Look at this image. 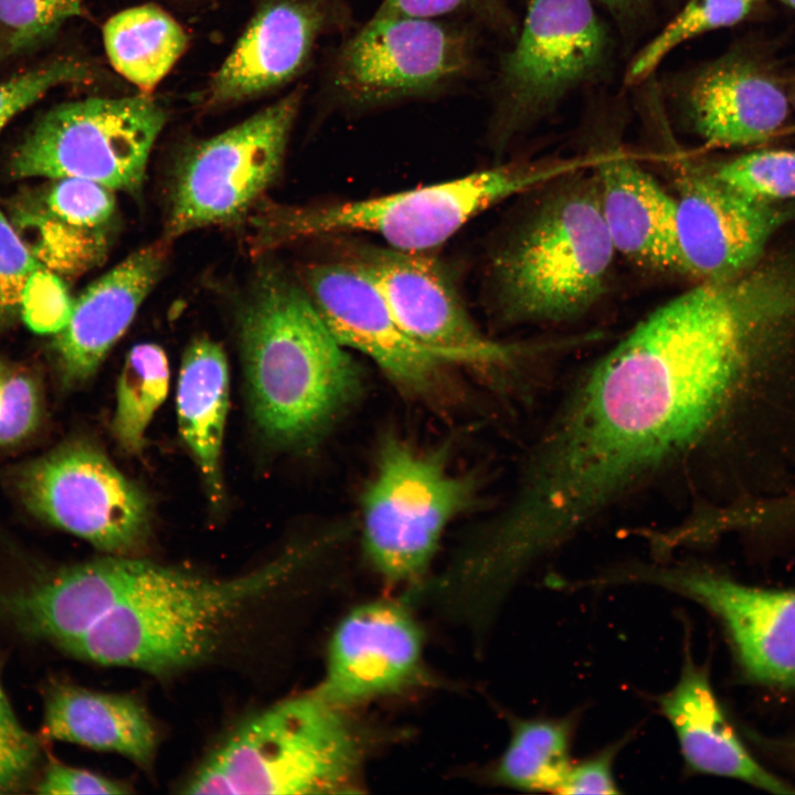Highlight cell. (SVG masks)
<instances>
[{
    "instance_id": "7402d4cb",
    "label": "cell",
    "mask_w": 795,
    "mask_h": 795,
    "mask_svg": "<svg viewBox=\"0 0 795 795\" xmlns=\"http://www.w3.org/2000/svg\"><path fill=\"white\" fill-rule=\"evenodd\" d=\"M594 171L616 253L646 268L683 275L676 198L621 152L601 155Z\"/></svg>"
},
{
    "instance_id": "d590c367",
    "label": "cell",
    "mask_w": 795,
    "mask_h": 795,
    "mask_svg": "<svg viewBox=\"0 0 795 795\" xmlns=\"http://www.w3.org/2000/svg\"><path fill=\"white\" fill-rule=\"evenodd\" d=\"M41 412L36 382L26 374L6 372L0 385V446L19 443L32 434Z\"/></svg>"
},
{
    "instance_id": "277c9868",
    "label": "cell",
    "mask_w": 795,
    "mask_h": 795,
    "mask_svg": "<svg viewBox=\"0 0 795 795\" xmlns=\"http://www.w3.org/2000/svg\"><path fill=\"white\" fill-rule=\"evenodd\" d=\"M559 179L490 262L499 315L510 324L555 325L590 311L606 293L616 254L595 171Z\"/></svg>"
},
{
    "instance_id": "e575fe53",
    "label": "cell",
    "mask_w": 795,
    "mask_h": 795,
    "mask_svg": "<svg viewBox=\"0 0 795 795\" xmlns=\"http://www.w3.org/2000/svg\"><path fill=\"white\" fill-rule=\"evenodd\" d=\"M39 759L40 742L17 719L0 678V793L24 786Z\"/></svg>"
},
{
    "instance_id": "1f68e13d",
    "label": "cell",
    "mask_w": 795,
    "mask_h": 795,
    "mask_svg": "<svg viewBox=\"0 0 795 795\" xmlns=\"http://www.w3.org/2000/svg\"><path fill=\"white\" fill-rule=\"evenodd\" d=\"M87 76L88 70L81 62L56 59L0 81V132L14 116L52 88Z\"/></svg>"
},
{
    "instance_id": "484cf974",
    "label": "cell",
    "mask_w": 795,
    "mask_h": 795,
    "mask_svg": "<svg viewBox=\"0 0 795 795\" xmlns=\"http://www.w3.org/2000/svg\"><path fill=\"white\" fill-rule=\"evenodd\" d=\"M577 716L512 722L510 740L496 762V783L522 791L556 793L572 765Z\"/></svg>"
},
{
    "instance_id": "9c48e42d",
    "label": "cell",
    "mask_w": 795,
    "mask_h": 795,
    "mask_svg": "<svg viewBox=\"0 0 795 795\" xmlns=\"http://www.w3.org/2000/svg\"><path fill=\"white\" fill-rule=\"evenodd\" d=\"M166 118L165 110L144 95L60 104L21 139L11 156L10 174L83 178L113 191L137 193Z\"/></svg>"
},
{
    "instance_id": "2e32d148",
    "label": "cell",
    "mask_w": 795,
    "mask_h": 795,
    "mask_svg": "<svg viewBox=\"0 0 795 795\" xmlns=\"http://www.w3.org/2000/svg\"><path fill=\"white\" fill-rule=\"evenodd\" d=\"M676 229L683 275L734 278L754 267L781 222L772 203L750 199L713 170L686 167L677 178Z\"/></svg>"
},
{
    "instance_id": "44dd1931",
    "label": "cell",
    "mask_w": 795,
    "mask_h": 795,
    "mask_svg": "<svg viewBox=\"0 0 795 795\" xmlns=\"http://www.w3.org/2000/svg\"><path fill=\"white\" fill-rule=\"evenodd\" d=\"M671 725L686 767L697 774L728 777L776 794H795V785L763 766L728 720L712 688L707 665L683 654L680 675L658 698Z\"/></svg>"
},
{
    "instance_id": "4fadbf2b",
    "label": "cell",
    "mask_w": 795,
    "mask_h": 795,
    "mask_svg": "<svg viewBox=\"0 0 795 795\" xmlns=\"http://www.w3.org/2000/svg\"><path fill=\"white\" fill-rule=\"evenodd\" d=\"M598 582L655 585L697 602L722 625L748 679L795 689V589L750 585L691 563L624 565L604 572Z\"/></svg>"
},
{
    "instance_id": "8992f818",
    "label": "cell",
    "mask_w": 795,
    "mask_h": 795,
    "mask_svg": "<svg viewBox=\"0 0 795 795\" xmlns=\"http://www.w3.org/2000/svg\"><path fill=\"white\" fill-rule=\"evenodd\" d=\"M585 161L504 165L446 181L351 201L272 205L255 218L261 246L349 232L395 250L431 254L497 203L582 169Z\"/></svg>"
},
{
    "instance_id": "30bf717a",
    "label": "cell",
    "mask_w": 795,
    "mask_h": 795,
    "mask_svg": "<svg viewBox=\"0 0 795 795\" xmlns=\"http://www.w3.org/2000/svg\"><path fill=\"white\" fill-rule=\"evenodd\" d=\"M346 247L344 258L372 280L399 327L416 343L451 363L489 373H510L561 346L505 342L485 335L431 254L374 244Z\"/></svg>"
},
{
    "instance_id": "d4e9b609",
    "label": "cell",
    "mask_w": 795,
    "mask_h": 795,
    "mask_svg": "<svg viewBox=\"0 0 795 795\" xmlns=\"http://www.w3.org/2000/svg\"><path fill=\"white\" fill-rule=\"evenodd\" d=\"M113 67L144 94H150L182 55L188 36L165 10L153 4L129 8L103 28Z\"/></svg>"
},
{
    "instance_id": "ba28073f",
    "label": "cell",
    "mask_w": 795,
    "mask_h": 795,
    "mask_svg": "<svg viewBox=\"0 0 795 795\" xmlns=\"http://www.w3.org/2000/svg\"><path fill=\"white\" fill-rule=\"evenodd\" d=\"M361 499L362 547L389 583H416L439 540L475 496L476 484L453 473L442 452H423L398 437L379 449Z\"/></svg>"
},
{
    "instance_id": "cb8c5ba5",
    "label": "cell",
    "mask_w": 795,
    "mask_h": 795,
    "mask_svg": "<svg viewBox=\"0 0 795 795\" xmlns=\"http://www.w3.org/2000/svg\"><path fill=\"white\" fill-rule=\"evenodd\" d=\"M229 385V365L222 347L206 337L194 339L183 354L179 372L178 427L214 505L223 498L221 455Z\"/></svg>"
},
{
    "instance_id": "d6986e66",
    "label": "cell",
    "mask_w": 795,
    "mask_h": 795,
    "mask_svg": "<svg viewBox=\"0 0 795 795\" xmlns=\"http://www.w3.org/2000/svg\"><path fill=\"white\" fill-rule=\"evenodd\" d=\"M169 243L161 239L135 251L74 301L68 324L52 342L64 385H80L95 374L159 280Z\"/></svg>"
},
{
    "instance_id": "603a6c76",
    "label": "cell",
    "mask_w": 795,
    "mask_h": 795,
    "mask_svg": "<svg viewBox=\"0 0 795 795\" xmlns=\"http://www.w3.org/2000/svg\"><path fill=\"white\" fill-rule=\"evenodd\" d=\"M43 734L93 750L118 753L150 767L158 732L147 709L126 695L53 682L44 692Z\"/></svg>"
},
{
    "instance_id": "8d00e7d4",
    "label": "cell",
    "mask_w": 795,
    "mask_h": 795,
    "mask_svg": "<svg viewBox=\"0 0 795 795\" xmlns=\"http://www.w3.org/2000/svg\"><path fill=\"white\" fill-rule=\"evenodd\" d=\"M463 10L477 13L494 29L506 34L517 33L507 0H383L374 15L432 19Z\"/></svg>"
},
{
    "instance_id": "3957f363",
    "label": "cell",
    "mask_w": 795,
    "mask_h": 795,
    "mask_svg": "<svg viewBox=\"0 0 795 795\" xmlns=\"http://www.w3.org/2000/svg\"><path fill=\"white\" fill-rule=\"evenodd\" d=\"M253 418L274 445L319 441L353 404L361 375L304 285L276 269L257 277L239 314Z\"/></svg>"
},
{
    "instance_id": "6da1fadb",
    "label": "cell",
    "mask_w": 795,
    "mask_h": 795,
    "mask_svg": "<svg viewBox=\"0 0 795 795\" xmlns=\"http://www.w3.org/2000/svg\"><path fill=\"white\" fill-rule=\"evenodd\" d=\"M795 416L783 304L759 273L699 282L570 384L510 500L496 550L531 569L672 473L711 466L724 500L766 478Z\"/></svg>"
},
{
    "instance_id": "52a82bcc",
    "label": "cell",
    "mask_w": 795,
    "mask_h": 795,
    "mask_svg": "<svg viewBox=\"0 0 795 795\" xmlns=\"http://www.w3.org/2000/svg\"><path fill=\"white\" fill-rule=\"evenodd\" d=\"M614 38L591 0H529L512 49L501 61L494 139H511L553 115L611 71Z\"/></svg>"
},
{
    "instance_id": "e0dca14e",
    "label": "cell",
    "mask_w": 795,
    "mask_h": 795,
    "mask_svg": "<svg viewBox=\"0 0 795 795\" xmlns=\"http://www.w3.org/2000/svg\"><path fill=\"white\" fill-rule=\"evenodd\" d=\"M665 96L683 123L712 146L764 140L789 113L778 81L751 57L734 52L670 75Z\"/></svg>"
},
{
    "instance_id": "74e56055",
    "label": "cell",
    "mask_w": 795,
    "mask_h": 795,
    "mask_svg": "<svg viewBox=\"0 0 795 795\" xmlns=\"http://www.w3.org/2000/svg\"><path fill=\"white\" fill-rule=\"evenodd\" d=\"M39 794L88 795V794H128V784L105 775L50 761L35 784Z\"/></svg>"
},
{
    "instance_id": "ee69618b",
    "label": "cell",
    "mask_w": 795,
    "mask_h": 795,
    "mask_svg": "<svg viewBox=\"0 0 795 795\" xmlns=\"http://www.w3.org/2000/svg\"><path fill=\"white\" fill-rule=\"evenodd\" d=\"M793 99H794V104H795V94H794V97H793Z\"/></svg>"
},
{
    "instance_id": "9a60e30c",
    "label": "cell",
    "mask_w": 795,
    "mask_h": 795,
    "mask_svg": "<svg viewBox=\"0 0 795 795\" xmlns=\"http://www.w3.org/2000/svg\"><path fill=\"white\" fill-rule=\"evenodd\" d=\"M304 287L339 342L368 357L406 393H432L452 364L399 327L375 285L349 259L307 266Z\"/></svg>"
},
{
    "instance_id": "ffe728a7",
    "label": "cell",
    "mask_w": 795,
    "mask_h": 795,
    "mask_svg": "<svg viewBox=\"0 0 795 795\" xmlns=\"http://www.w3.org/2000/svg\"><path fill=\"white\" fill-rule=\"evenodd\" d=\"M336 22L335 0H273L258 10L215 73L212 103L253 97L290 80Z\"/></svg>"
},
{
    "instance_id": "ab89813d",
    "label": "cell",
    "mask_w": 795,
    "mask_h": 795,
    "mask_svg": "<svg viewBox=\"0 0 795 795\" xmlns=\"http://www.w3.org/2000/svg\"><path fill=\"white\" fill-rule=\"evenodd\" d=\"M612 15L625 42L634 41L651 20L654 0H597Z\"/></svg>"
},
{
    "instance_id": "5bb4252c",
    "label": "cell",
    "mask_w": 795,
    "mask_h": 795,
    "mask_svg": "<svg viewBox=\"0 0 795 795\" xmlns=\"http://www.w3.org/2000/svg\"><path fill=\"white\" fill-rule=\"evenodd\" d=\"M470 38L432 19L373 18L340 50L331 72L336 94L373 106L426 94L473 67Z\"/></svg>"
},
{
    "instance_id": "7bdbcfd3",
    "label": "cell",
    "mask_w": 795,
    "mask_h": 795,
    "mask_svg": "<svg viewBox=\"0 0 795 795\" xmlns=\"http://www.w3.org/2000/svg\"><path fill=\"white\" fill-rule=\"evenodd\" d=\"M4 374H6V371L0 367V385L2 383Z\"/></svg>"
},
{
    "instance_id": "f546056e",
    "label": "cell",
    "mask_w": 795,
    "mask_h": 795,
    "mask_svg": "<svg viewBox=\"0 0 795 795\" xmlns=\"http://www.w3.org/2000/svg\"><path fill=\"white\" fill-rule=\"evenodd\" d=\"M713 171L728 187L759 202L795 198V150L749 152Z\"/></svg>"
},
{
    "instance_id": "8fae6325",
    "label": "cell",
    "mask_w": 795,
    "mask_h": 795,
    "mask_svg": "<svg viewBox=\"0 0 795 795\" xmlns=\"http://www.w3.org/2000/svg\"><path fill=\"white\" fill-rule=\"evenodd\" d=\"M300 92L200 142L180 163L162 239L229 224L248 212L278 177Z\"/></svg>"
},
{
    "instance_id": "7a4b0ae2",
    "label": "cell",
    "mask_w": 795,
    "mask_h": 795,
    "mask_svg": "<svg viewBox=\"0 0 795 795\" xmlns=\"http://www.w3.org/2000/svg\"><path fill=\"white\" fill-rule=\"evenodd\" d=\"M321 547L284 552L256 570L212 579L128 555L73 565L74 608L83 634L62 649L103 666L153 675L212 658L233 627Z\"/></svg>"
},
{
    "instance_id": "f35d334b",
    "label": "cell",
    "mask_w": 795,
    "mask_h": 795,
    "mask_svg": "<svg viewBox=\"0 0 795 795\" xmlns=\"http://www.w3.org/2000/svg\"><path fill=\"white\" fill-rule=\"evenodd\" d=\"M622 742H616L602 751L573 762L569 768L558 794H617L619 789L613 774V763Z\"/></svg>"
},
{
    "instance_id": "b9f144b4",
    "label": "cell",
    "mask_w": 795,
    "mask_h": 795,
    "mask_svg": "<svg viewBox=\"0 0 795 795\" xmlns=\"http://www.w3.org/2000/svg\"><path fill=\"white\" fill-rule=\"evenodd\" d=\"M436 585H437V583H436ZM437 587H438V586H437ZM437 591L441 593L439 589H437ZM441 594H442V593H441ZM442 596H443V595H442ZM443 601H445V602L447 603V601L444 598V596H443ZM447 604H448V603H447ZM448 605H449V604H448ZM449 606H451V605H449ZM451 608H452V610H455L453 606H451ZM455 611H456V610H455ZM457 612H458V611H457ZM458 613H459V612H458ZM469 621H470V619H469ZM470 622H473V621H470ZM473 623H474V622H473ZM474 625H475V626L483 627V626H486L487 624H486V625H484V624H479V625H478V623H474Z\"/></svg>"
},
{
    "instance_id": "83f0119b",
    "label": "cell",
    "mask_w": 795,
    "mask_h": 795,
    "mask_svg": "<svg viewBox=\"0 0 795 795\" xmlns=\"http://www.w3.org/2000/svg\"><path fill=\"white\" fill-rule=\"evenodd\" d=\"M762 0H687L677 14L632 59L625 84L645 82L677 46L703 33L738 24Z\"/></svg>"
},
{
    "instance_id": "ac0fdd59",
    "label": "cell",
    "mask_w": 795,
    "mask_h": 795,
    "mask_svg": "<svg viewBox=\"0 0 795 795\" xmlns=\"http://www.w3.org/2000/svg\"><path fill=\"white\" fill-rule=\"evenodd\" d=\"M421 665L422 637L409 611L391 601L367 603L337 626L317 691L347 709L406 688Z\"/></svg>"
},
{
    "instance_id": "7c38bea8",
    "label": "cell",
    "mask_w": 795,
    "mask_h": 795,
    "mask_svg": "<svg viewBox=\"0 0 795 795\" xmlns=\"http://www.w3.org/2000/svg\"><path fill=\"white\" fill-rule=\"evenodd\" d=\"M18 490L35 516L108 554L129 555L149 536V498L89 442L63 443L28 463Z\"/></svg>"
},
{
    "instance_id": "d6a6232c",
    "label": "cell",
    "mask_w": 795,
    "mask_h": 795,
    "mask_svg": "<svg viewBox=\"0 0 795 795\" xmlns=\"http://www.w3.org/2000/svg\"><path fill=\"white\" fill-rule=\"evenodd\" d=\"M43 266L0 208V330L21 318L23 288L29 277Z\"/></svg>"
},
{
    "instance_id": "5b68a950",
    "label": "cell",
    "mask_w": 795,
    "mask_h": 795,
    "mask_svg": "<svg viewBox=\"0 0 795 795\" xmlns=\"http://www.w3.org/2000/svg\"><path fill=\"white\" fill-rule=\"evenodd\" d=\"M344 708L317 689L233 729L182 784L184 794L361 792L364 745Z\"/></svg>"
},
{
    "instance_id": "f6af8a7d",
    "label": "cell",
    "mask_w": 795,
    "mask_h": 795,
    "mask_svg": "<svg viewBox=\"0 0 795 795\" xmlns=\"http://www.w3.org/2000/svg\"><path fill=\"white\" fill-rule=\"evenodd\" d=\"M670 1H674V2H675L676 0H670Z\"/></svg>"
},
{
    "instance_id": "4dcf8cb0",
    "label": "cell",
    "mask_w": 795,
    "mask_h": 795,
    "mask_svg": "<svg viewBox=\"0 0 795 795\" xmlns=\"http://www.w3.org/2000/svg\"><path fill=\"white\" fill-rule=\"evenodd\" d=\"M114 191L83 178H59L44 202L52 216L76 227L107 230L116 214Z\"/></svg>"
},
{
    "instance_id": "f1b7e54d",
    "label": "cell",
    "mask_w": 795,
    "mask_h": 795,
    "mask_svg": "<svg viewBox=\"0 0 795 795\" xmlns=\"http://www.w3.org/2000/svg\"><path fill=\"white\" fill-rule=\"evenodd\" d=\"M84 0H0V63L52 39Z\"/></svg>"
},
{
    "instance_id": "60d3db41",
    "label": "cell",
    "mask_w": 795,
    "mask_h": 795,
    "mask_svg": "<svg viewBox=\"0 0 795 795\" xmlns=\"http://www.w3.org/2000/svg\"><path fill=\"white\" fill-rule=\"evenodd\" d=\"M783 3L795 10V0H781Z\"/></svg>"
},
{
    "instance_id": "4316f807",
    "label": "cell",
    "mask_w": 795,
    "mask_h": 795,
    "mask_svg": "<svg viewBox=\"0 0 795 795\" xmlns=\"http://www.w3.org/2000/svg\"><path fill=\"white\" fill-rule=\"evenodd\" d=\"M169 362L165 350L152 342L134 346L127 353L116 386L112 432L127 454H139L156 411L169 389Z\"/></svg>"
},
{
    "instance_id": "836d02e7",
    "label": "cell",
    "mask_w": 795,
    "mask_h": 795,
    "mask_svg": "<svg viewBox=\"0 0 795 795\" xmlns=\"http://www.w3.org/2000/svg\"><path fill=\"white\" fill-rule=\"evenodd\" d=\"M74 301L63 280L45 266L28 279L21 299V318L39 335H56L70 321Z\"/></svg>"
}]
</instances>
